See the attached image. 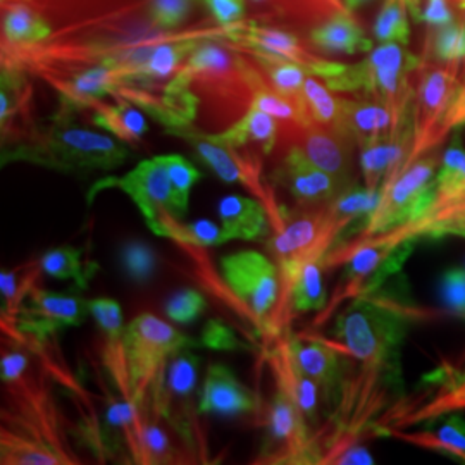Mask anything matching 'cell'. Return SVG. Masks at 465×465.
I'll use <instances>...</instances> for the list:
<instances>
[{
  "mask_svg": "<svg viewBox=\"0 0 465 465\" xmlns=\"http://www.w3.org/2000/svg\"><path fill=\"white\" fill-rule=\"evenodd\" d=\"M203 311H205V299L197 290H183L167 302V317L176 322H192Z\"/></svg>",
  "mask_w": 465,
  "mask_h": 465,
  "instance_id": "cell-39",
  "label": "cell"
},
{
  "mask_svg": "<svg viewBox=\"0 0 465 465\" xmlns=\"http://www.w3.org/2000/svg\"><path fill=\"white\" fill-rule=\"evenodd\" d=\"M230 67V59L224 50L214 45H199L192 52L186 71L192 74L197 73H224Z\"/></svg>",
  "mask_w": 465,
  "mask_h": 465,
  "instance_id": "cell-41",
  "label": "cell"
},
{
  "mask_svg": "<svg viewBox=\"0 0 465 465\" xmlns=\"http://www.w3.org/2000/svg\"><path fill=\"white\" fill-rule=\"evenodd\" d=\"M128 159V149L105 134L73 124L66 114L35 142L4 153V163L28 161L66 173L113 171Z\"/></svg>",
  "mask_w": 465,
  "mask_h": 465,
  "instance_id": "cell-4",
  "label": "cell"
},
{
  "mask_svg": "<svg viewBox=\"0 0 465 465\" xmlns=\"http://www.w3.org/2000/svg\"><path fill=\"white\" fill-rule=\"evenodd\" d=\"M409 16L411 11L407 0H384L374 23L376 40L380 44L407 45L411 40Z\"/></svg>",
  "mask_w": 465,
  "mask_h": 465,
  "instance_id": "cell-33",
  "label": "cell"
},
{
  "mask_svg": "<svg viewBox=\"0 0 465 465\" xmlns=\"http://www.w3.org/2000/svg\"><path fill=\"white\" fill-rule=\"evenodd\" d=\"M0 464H80L69 443L63 412L50 388L49 374L26 372L4 382Z\"/></svg>",
  "mask_w": 465,
  "mask_h": 465,
  "instance_id": "cell-1",
  "label": "cell"
},
{
  "mask_svg": "<svg viewBox=\"0 0 465 465\" xmlns=\"http://www.w3.org/2000/svg\"><path fill=\"white\" fill-rule=\"evenodd\" d=\"M199 366V357L190 347L178 351L169 361L163 390V417L188 443L195 436L193 395Z\"/></svg>",
  "mask_w": 465,
  "mask_h": 465,
  "instance_id": "cell-14",
  "label": "cell"
},
{
  "mask_svg": "<svg viewBox=\"0 0 465 465\" xmlns=\"http://www.w3.org/2000/svg\"><path fill=\"white\" fill-rule=\"evenodd\" d=\"M221 274L234 300L266 332L280 299V269L264 253L242 250L221 259Z\"/></svg>",
  "mask_w": 465,
  "mask_h": 465,
  "instance_id": "cell-6",
  "label": "cell"
},
{
  "mask_svg": "<svg viewBox=\"0 0 465 465\" xmlns=\"http://www.w3.org/2000/svg\"><path fill=\"white\" fill-rule=\"evenodd\" d=\"M195 341L153 314L134 319L123 332L124 362L132 400L140 416L163 417V390L169 361Z\"/></svg>",
  "mask_w": 465,
  "mask_h": 465,
  "instance_id": "cell-3",
  "label": "cell"
},
{
  "mask_svg": "<svg viewBox=\"0 0 465 465\" xmlns=\"http://www.w3.org/2000/svg\"><path fill=\"white\" fill-rule=\"evenodd\" d=\"M367 2H371V0H343L345 7H347L349 11H355V9L362 7V5H364V4H367Z\"/></svg>",
  "mask_w": 465,
  "mask_h": 465,
  "instance_id": "cell-45",
  "label": "cell"
},
{
  "mask_svg": "<svg viewBox=\"0 0 465 465\" xmlns=\"http://www.w3.org/2000/svg\"><path fill=\"white\" fill-rule=\"evenodd\" d=\"M104 186H116L123 190L142 213L152 232L164 238H173L182 217L176 214L173 202V184L169 178L164 155L142 161L138 166L121 178L109 180Z\"/></svg>",
  "mask_w": 465,
  "mask_h": 465,
  "instance_id": "cell-9",
  "label": "cell"
},
{
  "mask_svg": "<svg viewBox=\"0 0 465 465\" xmlns=\"http://www.w3.org/2000/svg\"><path fill=\"white\" fill-rule=\"evenodd\" d=\"M266 203L261 200L228 195L217 203L221 228L230 240H262L269 234Z\"/></svg>",
  "mask_w": 465,
  "mask_h": 465,
  "instance_id": "cell-22",
  "label": "cell"
},
{
  "mask_svg": "<svg viewBox=\"0 0 465 465\" xmlns=\"http://www.w3.org/2000/svg\"><path fill=\"white\" fill-rule=\"evenodd\" d=\"M343 230L332 221L326 205L314 209H300L293 217L282 219L274 230L267 249L276 262L286 261H324Z\"/></svg>",
  "mask_w": 465,
  "mask_h": 465,
  "instance_id": "cell-11",
  "label": "cell"
},
{
  "mask_svg": "<svg viewBox=\"0 0 465 465\" xmlns=\"http://www.w3.org/2000/svg\"><path fill=\"white\" fill-rule=\"evenodd\" d=\"M397 128V119L381 100H341V130L359 147L388 138Z\"/></svg>",
  "mask_w": 465,
  "mask_h": 465,
  "instance_id": "cell-21",
  "label": "cell"
},
{
  "mask_svg": "<svg viewBox=\"0 0 465 465\" xmlns=\"http://www.w3.org/2000/svg\"><path fill=\"white\" fill-rule=\"evenodd\" d=\"M440 159L436 155H422L405 167L399 176L380 190L376 209L366 217L357 238L374 236L390 232L416 216L422 200L431 188L438 173Z\"/></svg>",
  "mask_w": 465,
  "mask_h": 465,
  "instance_id": "cell-7",
  "label": "cell"
},
{
  "mask_svg": "<svg viewBox=\"0 0 465 465\" xmlns=\"http://www.w3.org/2000/svg\"><path fill=\"white\" fill-rule=\"evenodd\" d=\"M203 345L211 347V349L216 350H234L236 347H240L242 343L236 340V336L232 334L228 326L221 324V322H209L203 330V340H202Z\"/></svg>",
  "mask_w": 465,
  "mask_h": 465,
  "instance_id": "cell-43",
  "label": "cell"
},
{
  "mask_svg": "<svg viewBox=\"0 0 465 465\" xmlns=\"http://www.w3.org/2000/svg\"><path fill=\"white\" fill-rule=\"evenodd\" d=\"M328 84H319L314 74H309L303 84V102L311 123L341 130V100L336 99ZM345 134V132H343Z\"/></svg>",
  "mask_w": 465,
  "mask_h": 465,
  "instance_id": "cell-29",
  "label": "cell"
},
{
  "mask_svg": "<svg viewBox=\"0 0 465 465\" xmlns=\"http://www.w3.org/2000/svg\"><path fill=\"white\" fill-rule=\"evenodd\" d=\"M459 67L460 64L432 67L424 71L420 76L412 102L416 132L412 161L426 155L443 140L445 119L449 116L451 104L460 92Z\"/></svg>",
  "mask_w": 465,
  "mask_h": 465,
  "instance_id": "cell-10",
  "label": "cell"
},
{
  "mask_svg": "<svg viewBox=\"0 0 465 465\" xmlns=\"http://www.w3.org/2000/svg\"><path fill=\"white\" fill-rule=\"evenodd\" d=\"M288 340L300 369L317 382L322 395L338 399L345 374V355L326 338L311 336L305 341L302 336L290 332Z\"/></svg>",
  "mask_w": 465,
  "mask_h": 465,
  "instance_id": "cell-17",
  "label": "cell"
},
{
  "mask_svg": "<svg viewBox=\"0 0 465 465\" xmlns=\"http://www.w3.org/2000/svg\"><path fill=\"white\" fill-rule=\"evenodd\" d=\"M40 266L44 272L57 280H74L78 286L86 288L97 264H90L84 259V252L73 247L49 250L40 257Z\"/></svg>",
  "mask_w": 465,
  "mask_h": 465,
  "instance_id": "cell-30",
  "label": "cell"
},
{
  "mask_svg": "<svg viewBox=\"0 0 465 465\" xmlns=\"http://www.w3.org/2000/svg\"><path fill=\"white\" fill-rule=\"evenodd\" d=\"M432 55L443 64H460L465 59V21L453 23L434 30Z\"/></svg>",
  "mask_w": 465,
  "mask_h": 465,
  "instance_id": "cell-34",
  "label": "cell"
},
{
  "mask_svg": "<svg viewBox=\"0 0 465 465\" xmlns=\"http://www.w3.org/2000/svg\"><path fill=\"white\" fill-rule=\"evenodd\" d=\"M123 267L134 282H147L155 269V257L143 243H128L123 250Z\"/></svg>",
  "mask_w": 465,
  "mask_h": 465,
  "instance_id": "cell-38",
  "label": "cell"
},
{
  "mask_svg": "<svg viewBox=\"0 0 465 465\" xmlns=\"http://www.w3.org/2000/svg\"><path fill=\"white\" fill-rule=\"evenodd\" d=\"M290 332L282 331L280 334L278 343L274 345V350L269 355V362L274 372L276 386L284 390L292 400L297 403V407L309 422V426H317L319 417H317V409H319V386L314 380H311L302 369H300L292 349H290Z\"/></svg>",
  "mask_w": 465,
  "mask_h": 465,
  "instance_id": "cell-18",
  "label": "cell"
},
{
  "mask_svg": "<svg viewBox=\"0 0 465 465\" xmlns=\"http://www.w3.org/2000/svg\"><path fill=\"white\" fill-rule=\"evenodd\" d=\"M380 236L393 247H399L407 242H416L420 236L465 238V197L447 203L431 213H422L419 216L412 217L390 232H380Z\"/></svg>",
  "mask_w": 465,
  "mask_h": 465,
  "instance_id": "cell-20",
  "label": "cell"
},
{
  "mask_svg": "<svg viewBox=\"0 0 465 465\" xmlns=\"http://www.w3.org/2000/svg\"><path fill=\"white\" fill-rule=\"evenodd\" d=\"M350 11H336L322 25L312 30L311 40L319 49L330 54H367L372 50L371 38L361 25L350 16Z\"/></svg>",
  "mask_w": 465,
  "mask_h": 465,
  "instance_id": "cell-24",
  "label": "cell"
},
{
  "mask_svg": "<svg viewBox=\"0 0 465 465\" xmlns=\"http://www.w3.org/2000/svg\"><path fill=\"white\" fill-rule=\"evenodd\" d=\"M232 38H236L245 47L253 49L255 55H269V57L293 61L300 66L305 67L311 74L321 76L324 80L336 76L345 67V64H336L331 61H324L311 55L300 45L297 36L282 30L247 25V26L232 30Z\"/></svg>",
  "mask_w": 465,
  "mask_h": 465,
  "instance_id": "cell-15",
  "label": "cell"
},
{
  "mask_svg": "<svg viewBox=\"0 0 465 465\" xmlns=\"http://www.w3.org/2000/svg\"><path fill=\"white\" fill-rule=\"evenodd\" d=\"M90 314V302L74 293L32 288L17 311L16 322L7 331L28 334L34 341H49L50 336L80 326Z\"/></svg>",
  "mask_w": 465,
  "mask_h": 465,
  "instance_id": "cell-12",
  "label": "cell"
},
{
  "mask_svg": "<svg viewBox=\"0 0 465 465\" xmlns=\"http://www.w3.org/2000/svg\"><path fill=\"white\" fill-rule=\"evenodd\" d=\"M171 240L180 242L188 247H200V249L216 247V245H223L228 242L223 228L207 219H202V221L192 223V224L180 223V226L176 228Z\"/></svg>",
  "mask_w": 465,
  "mask_h": 465,
  "instance_id": "cell-36",
  "label": "cell"
},
{
  "mask_svg": "<svg viewBox=\"0 0 465 465\" xmlns=\"http://www.w3.org/2000/svg\"><path fill=\"white\" fill-rule=\"evenodd\" d=\"M49 23L26 5H13L4 16V35L16 45H34L49 38Z\"/></svg>",
  "mask_w": 465,
  "mask_h": 465,
  "instance_id": "cell-31",
  "label": "cell"
},
{
  "mask_svg": "<svg viewBox=\"0 0 465 465\" xmlns=\"http://www.w3.org/2000/svg\"><path fill=\"white\" fill-rule=\"evenodd\" d=\"M195 0H152L149 5L150 21L161 30L180 26L192 13Z\"/></svg>",
  "mask_w": 465,
  "mask_h": 465,
  "instance_id": "cell-37",
  "label": "cell"
},
{
  "mask_svg": "<svg viewBox=\"0 0 465 465\" xmlns=\"http://www.w3.org/2000/svg\"><path fill=\"white\" fill-rule=\"evenodd\" d=\"M94 107V123L117 136L121 142H138L147 132L145 117L126 100L117 102L116 105L97 102Z\"/></svg>",
  "mask_w": 465,
  "mask_h": 465,
  "instance_id": "cell-28",
  "label": "cell"
},
{
  "mask_svg": "<svg viewBox=\"0 0 465 465\" xmlns=\"http://www.w3.org/2000/svg\"><path fill=\"white\" fill-rule=\"evenodd\" d=\"M214 142L238 152L240 149L255 147L262 155H269L278 138L276 117L264 111L250 107L247 114L236 121L232 128L217 134H209Z\"/></svg>",
  "mask_w": 465,
  "mask_h": 465,
  "instance_id": "cell-23",
  "label": "cell"
},
{
  "mask_svg": "<svg viewBox=\"0 0 465 465\" xmlns=\"http://www.w3.org/2000/svg\"><path fill=\"white\" fill-rule=\"evenodd\" d=\"M28 372V355L21 349L4 350L0 362L2 382L19 381Z\"/></svg>",
  "mask_w": 465,
  "mask_h": 465,
  "instance_id": "cell-42",
  "label": "cell"
},
{
  "mask_svg": "<svg viewBox=\"0 0 465 465\" xmlns=\"http://www.w3.org/2000/svg\"><path fill=\"white\" fill-rule=\"evenodd\" d=\"M388 434L420 449L445 453L465 464V422L459 417H450L436 431L401 432L391 430Z\"/></svg>",
  "mask_w": 465,
  "mask_h": 465,
  "instance_id": "cell-26",
  "label": "cell"
},
{
  "mask_svg": "<svg viewBox=\"0 0 465 465\" xmlns=\"http://www.w3.org/2000/svg\"><path fill=\"white\" fill-rule=\"evenodd\" d=\"M217 23L230 26L242 21L245 13V0H205Z\"/></svg>",
  "mask_w": 465,
  "mask_h": 465,
  "instance_id": "cell-44",
  "label": "cell"
},
{
  "mask_svg": "<svg viewBox=\"0 0 465 465\" xmlns=\"http://www.w3.org/2000/svg\"><path fill=\"white\" fill-rule=\"evenodd\" d=\"M300 138L293 145L300 149L314 166L345 183L355 184L351 153L353 140L349 134L314 123L307 126L300 124Z\"/></svg>",
  "mask_w": 465,
  "mask_h": 465,
  "instance_id": "cell-16",
  "label": "cell"
},
{
  "mask_svg": "<svg viewBox=\"0 0 465 465\" xmlns=\"http://www.w3.org/2000/svg\"><path fill=\"white\" fill-rule=\"evenodd\" d=\"M297 403L276 386L267 411V431L259 462L264 464H319L321 447Z\"/></svg>",
  "mask_w": 465,
  "mask_h": 465,
  "instance_id": "cell-8",
  "label": "cell"
},
{
  "mask_svg": "<svg viewBox=\"0 0 465 465\" xmlns=\"http://www.w3.org/2000/svg\"><path fill=\"white\" fill-rule=\"evenodd\" d=\"M44 271L40 259L32 264L19 266L15 271H2L0 292H2V326L11 330L16 322L17 311L36 286V276Z\"/></svg>",
  "mask_w": 465,
  "mask_h": 465,
  "instance_id": "cell-27",
  "label": "cell"
},
{
  "mask_svg": "<svg viewBox=\"0 0 465 465\" xmlns=\"http://www.w3.org/2000/svg\"><path fill=\"white\" fill-rule=\"evenodd\" d=\"M276 180L288 190L300 209L328 205L355 188V184L345 183L314 166L295 145L284 155L276 171Z\"/></svg>",
  "mask_w": 465,
  "mask_h": 465,
  "instance_id": "cell-13",
  "label": "cell"
},
{
  "mask_svg": "<svg viewBox=\"0 0 465 465\" xmlns=\"http://www.w3.org/2000/svg\"><path fill=\"white\" fill-rule=\"evenodd\" d=\"M462 197H465V150L459 145V142H455L445 152L438 173L432 180L431 188L422 200V205L419 207L416 216L436 211Z\"/></svg>",
  "mask_w": 465,
  "mask_h": 465,
  "instance_id": "cell-25",
  "label": "cell"
},
{
  "mask_svg": "<svg viewBox=\"0 0 465 465\" xmlns=\"http://www.w3.org/2000/svg\"><path fill=\"white\" fill-rule=\"evenodd\" d=\"M419 66L416 55L405 45L381 44L371 50L362 63L345 66L326 84L332 92L364 90L367 97L381 100L400 121L412 109L416 90L411 86V73Z\"/></svg>",
  "mask_w": 465,
  "mask_h": 465,
  "instance_id": "cell-5",
  "label": "cell"
},
{
  "mask_svg": "<svg viewBox=\"0 0 465 465\" xmlns=\"http://www.w3.org/2000/svg\"><path fill=\"white\" fill-rule=\"evenodd\" d=\"M164 161L173 184V202L176 214L183 217L188 211L190 192L202 174L188 161H184L182 155H164Z\"/></svg>",
  "mask_w": 465,
  "mask_h": 465,
  "instance_id": "cell-35",
  "label": "cell"
},
{
  "mask_svg": "<svg viewBox=\"0 0 465 465\" xmlns=\"http://www.w3.org/2000/svg\"><path fill=\"white\" fill-rule=\"evenodd\" d=\"M257 409V400L236 380L232 369L213 364L202 386L197 412L217 416H240Z\"/></svg>",
  "mask_w": 465,
  "mask_h": 465,
  "instance_id": "cell-19",
  "label": "cell"
},
{
  "mask_svg": "<svg viewBox=\"0 0 465 465\" xmlns=\"http://www.w3.org/2000/svg\"><path fill=\"white\" fill-rule=\"evenodd\" d=\"M440 297L455 316L465 314V269H450L441 276Z\"/></svg>",
  "mask_w": 465,
  "mask_h": 465,
  "instance_id": "cell-40",
  "label": "cell"
},
{
  "mask_svg": "<svg viewBox=\"0 0 465 465\" xmlns=\"http://www.w3.org/2000/svg\"><path fill=\"white\" fill-rule=\"evenodd\" d=\"M411 311L372 292L353 299L336 321L332 347L359 364L357 378L400 382V347Z\"/></svg>",
  "mask_w": 465,
  "mask_h": 465,
  "instance_id": "cell-2",
  "label": "cell"
},
{
  "mask_svg": "<svg viewBox=\"0 0 465 465\" xmlns=\"http://www.w3.org/2000/svg\"><path fill=\"white\" fill-rule=\"evenodd\" d=\"M257 59L266 69L272 90L278 92L280 95L286 97V99L297 102L305 109L303 84H305V80L311 73L305 67L293 63V61L269 57V55H257Z\"/></svg>",
  "mask_w": 465,
  "mask_h": 465,
  "instance_id": "cell-32",
  "label": "cell"
}]
</instances>
